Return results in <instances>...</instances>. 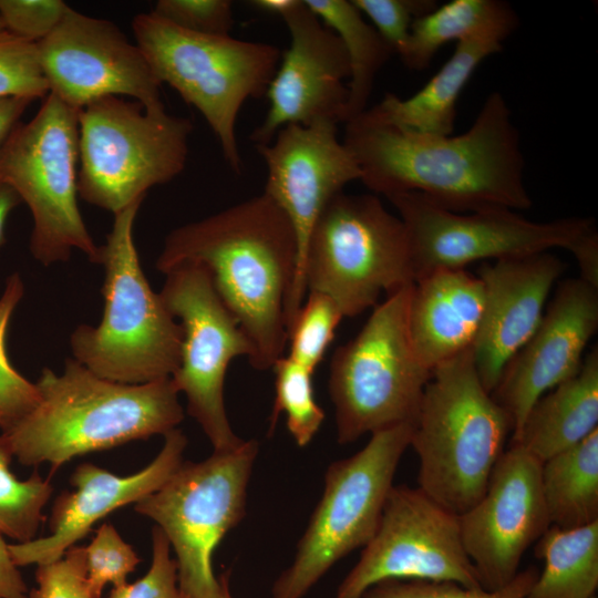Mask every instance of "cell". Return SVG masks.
Returning a JSON list of instances; mask_svg holds the SVG:
<instances>
[{"instance_id":"484cf974","label":"cell","mask_w":598,"mask_h":598,"mask_svg":"<svg viewBox=\"0 0 598 598\" xmlns=\"http://www.w3.org/2000/svg\"><path fill=\"white\" fill-rule=\"evenodd\" d=\"M517 25L518 17L505 1L452 0L413 21L399 58L406 68L421 71L448 42L492 39L503 43Z\"/></svg>"},{"instance_id":"d6986e66","label":"cell","mask_w":598,"mask_h":598,"mask_svg":"<svg viewBox=\"0 0 598 598\" xmlns=\"http://www.w3.org/2000/svg\"><path fill=\"white\" fill-rule=\"evenodd\" d=\"M338 125L329 121L289 124L269 143L254 145L267 167L262 193L283 212L296 234L297 270L292 290L319 215L332 197L361 178L353 155L338 136Z\"/></svg>"},{"instance_id":"d6a6232c","label":"cell","mask_w":598,"mask_h":598,"mask_svg":"<svg viewBox=\"0 0 598 598\" xmlns=\"http://www.w3.org/2000/svg\"><path fill=\"white\" fill-rule=\"evenodd\" d=\"M343 315L327 295L309 291L287 331V357L312 372L322 361Z\"/></svg>"},{"instance_id":"ee69618b","label":"cell","mask_w":598,"mask_h":598,"mask_svg":"<svg viewBox=\"0 0 598 598\" xmlns=\"http://www.w3.org/2000/svg\"><path fill=\"white\" fill-rule=\"evenodd\" d=\"M21 203L17 192L0 178V246L4 241L6 221L10 212Z\"/></svg>"},{"instance_id":"4dcf8cb0","label":"cell","mask_w":598,"mask_h":598,"mask_svg":"<svg viewBox=\"0 0 598 598\" xmlns=\"http://www.w3.org/2000/svg\"><path fill=\"white\" fill-rule=\"evenodd\" d=\"M271 369L275 373V402L269 433L274 432L279 414L285 413L287 429L296 444L307 446L324 420V412L313 394V372L287 355L278 359Z\"/></svg>"},{"instance_id":"e0dca14e","label":"cell","mask_w":598,"mask_h":598,"mask_svg":"<svg viewBox=\"0 0 598 598\" xmlns=\"http://www.w3.org/2000/svg\"><path fill=\"white\" fill-rule=\"evenodd\" d=\"M542 466L530 453L511 444L495 464L482 497L458 515L465 551L484 590L508 585L525 551L551 526Z\"/></svg>"},{"instance_id":"60d3db41","label":"cell","mask_w":598,"mask_h":598,"mask_svg":"<svg viewBox=\"0 0 598 598\" xmlns=\"http://www.w3.org/2000/svg\"><path fill=\"white\" fill-rule=\"evenodd\" d=\"M35 581L28 598H96L86 580L84 547L73 546L60 559L39 565Z\"/></svg>"},{"instance_id":"52a82bcc","label":"cell","mask_w":598,"mask_h":598,"mask_svg":"<svg viewBox=\"0 0 598 598\" xmlns=\"http://www.w3.org/2000/svg\"><path fill=\"white\" fill-rule=\"evenodd\" d=\"M132 29L155 78L203 115L227 165L240 174L238 115L246 101L266 95L281 59L280 49L230 34L188 32L152 12L136 14Z\"/></svg>"},{"instance_id":"83f0119b","label":"cell","mask_w":598,"mask_h":598,"mask_svg":"<svg viewBox=\"0 0 598 598\" xmlns=\"http://www.w3.org/2000/svg\"><path fill=\"white\" fill-rule=\"evenodd\" d=\"M544 569L525 598H592L598 588V522L561 529L550 526L536 542Z\"/></svg>"},{"instance_id":"603a6c76","label":"cell","mask_w":598,"mask_h":598,"mask_svg":"<svg viewBox=\"0 0 598 598\" xmlns=\"http://www.w3.org/2000/svg\"><path fill=\"white\" fill-rule=\"evenodd\" d=\"M484 310L482 280L464 268L435 270L412 287L409 332L421 364L432 371L471 349Z\"/></svg>"},{"instance_id":"8992f818","label":"cell","mask_w":598,"mask_h":598,"mask_svg":"<svg viewBox=\"0 0 598 598\" xmlns=\"http://www.w3.org/2000/svg\"><path fill=\"white\" fill-rule=\"evenodd\" d=\"M414 283L411 249L401 218L373 194L343 192L332 197L309 235L295 288L286 308L287 331L306 293L329 296L343 317L374 307Z\"/></svg>"},{"instance_id":"74e56055","label":"cell","mask_w":598,"mask_h":598,"mask_svg":"<svg viewBox=\"0 0 598 598\" xmlns=\"http://www.w3.org/2000/svg\"><path fill=\"white\" fill-rule=\"evenodd\" d=\"M390 47L393 54L403 52L413 21L437 7L435 0H351Z\"/></svg>"},{"instance_id":"5bb4252c","label":"cell","mask_w":598,"mask_h":598,"mask_svg":"<svg viewBox=\"0 0 598 598\" xmlns=\"http://www.w3.org/2000/svg\"><path fill=\"white\" fill-rule=\"evenodd\" d=\"M164 275L159 296L183 330L179 364L171 379L214 451L233 450L244 440L228 420L224 382L230 362L249 359L252 346L203 265L179 264Z\"/></svg>"},{"instance_id":"7dc6e473","label":"cell","mask_w":598,"mask_h":598,"mask_svg":"<svg viewBox=\"0 0 598 598\" xmlns=\"http://www.w3.org/2000/svg\"><path fill=\"white\" fill-rule=\"evenodd\" d=\"M592 598H597V596H594Z\"/></svg>"},{"instance_id":"f6af8a7d","label":"cell","mask_w":598,"mask_h":598,"mask_svg":"<svg viewBox=\"0 0 598 598\" xmlns=\"http://www.w3.org/2000/svg\"><path fill=\"white\" fill-rule=\"evenodd\" d=\"M220 582H221V591H220L219 598H233L229 590V582H228L227 574H224L220 576Z\"/></svg>"},{"instance_id":"44dd1931","label":"cell","mask_w":598,"mask_h":598,"mask_svg":"<svg viewBox=\"0 0 598 598\" xmlns=\"http://www.w3.org/2000/svg\"><path fill=\"white\" fill-rule=\"evenodd\" d=\"M187 437L175 429L164 435L156 457L141 471L116 475L92 463L79 464L71 475L72 492L60 494L51 511L50 534L23 544H9L18 567L60 559L112 512L136 504L159 488L184 462Z\"/></svg>"},{"instance_id":"ffe728a7","label":"cell","mask_w":598,"mask_h":598,"mask_svg":"<svg viewBox=\"0 0 598 598\" xmlns=\"http://www.w3.org/2000/svg\"><path fill=\"white\" fill-rule=\"evenodd\" d=\"M597 328L598 288L581 278L564 281L492 392L508 414L513 434L540 396L579 371L584 350Z\"/></svg>"},{"instance_id":"4316f807","label":"cell","mask_w":598,"mask_h":598,"mask_svg":"<svg viewBox=\"0 0 598 598\" xmlns=\"http://www.w3.org/2000/svg\"><path fill=\"white\" fill-rule=\"evenodd\" d=\"M542 488L553 526L598 522V430L543 463Z\"/></svg>"},{"instance_id":"b9f144b4","label":"cell","mask_w":598,"mask_h":598,"mask_svg":"<svg viewBox=\"0 0 598 598\" xmlns=\"http://www.w3.org/2000/svg\"><path fill=\"white\" fill-rule=\"evenodd\" d=\"M29 589L0 535V598H28Z\"/></svg>"},{"instance_id":"ba28073f","label":"cell","mask_w":598,"mask_h":598,"mask_svg":"<svg viewBox=\"0 0 598 598\" xmlns=\"http://www.w3.org/2000/svg\"><path fill=\"white\" fill-rule=\"evenodd\" d=\"M78 122V193L113 215L185 168L194 130L188 117L105 96L79 110Z\"/></svg>"},{"instance_id":"7402d4cb","label":"cell","mask_w":598,"mask_h":598,"mask_svg":"<svg viewBox=\"0 0 598 598\" xmlns=\"http://www.w3.org/2000/svg\"><path fill=\"white\" fill-rule=\"evenodd\" d=\"M564 270L549 251L482 264L484 310L473 343L480 380L492 394L509 360L537 329L549 291Z\"/></svg>"},{"instance_id":"f35d334b","label":"cell","mask_w":598,"mask_h":598,"mask_svg":"<svg viewBox=\"0 0 598 598\" xmlns=\"http://www.w3.org/2000/svg\"><path fill=\"white\" fill-rule=\"evenodd\" d=\"M70 8L61 0H0V17L9 34L37 44L55 30Z\"/></svg>"},{"instance_id":"1f68e13d","label":"cell","mask_w":598,"mask_h":598,"mask_svg":"<svg viewBox=\"0 0 598 598\" xmlns=\"http://www.w3.org/2000/svg\"><path fill=\"white\" fill-rule=\"evenodd\" d=\"M24 287L19 274L7 278L0 296V429L6 432L27 416L40 396L35 383L21 375L10 363L6 338L11 316L23 297Z\"/></svg>"},{"instance_id":"8d00e7d4","label":"cell","mask_w":598,"mask_h":598,"mask_svg":"<svg viewBox=\"0 0 598 598\" xmlns=\"http://www.w3.org/2000/svg\"><path fill=\"white\" fill-rule=\"evenodd\" d=\"M151 12L197 34L229 35L235 23L229 0H158Z\"/></svg>"},{"instance_id":"3957f363","label":"cell","mask_w":598,"mask_h":598,"mask_svg":"<svg viewBox=\"0 0 598 598\" xmlns=\"http://www.w3.org/2000/svg\"><path fill=\"white\" fill-rule=\"evenodd\" d=\"M35 385L37 406L1 435L19 463H47L52 473L76 456L164 436L184 419L171 378L120 383L68 358L59 374L44 368Z\"/></svg>"},{"instance_id":"30bf717a","label":"cell","mask_w":598,"mask_h":598,"mask_svg":"<svg viewBox=\"0 0 598 598\" xmlns=\"http://www.w3.org/2000/svg\"><path fill=\"white\" fill-rule=\"evenodd\" d=\"M257 454V441L244 440L199 462L184 461L159 488L134 504L135 512L155 522L173 548L184 598L220 597L213 554L246 514Z\"/></svg>"},{"instance_id":"7c38bea8","label":"cell","mask_w":598,"mask_h":598,"mask_svg":"<svg viewBox=\"0 0 598 598\" xmlns=\"http://www.w3.org/2000/svg\"><path fill=\"white\" fill-rule=\"evenodd\" d=\"M413 427L402 423L378 431L355 454L328 466L322 496L271 598H303L337 561L368 544Z\"/></svg>"},{"instance_id":"5b68a950","label":"cell","mask_w":598,"mask_h":598,"mask_svg":"<svg viewBox=\"0 0 598 598\" xmlns=\"http://www.w3.org/2000/svg\"><path fill=\"white\" fill-rule=\"evenodd\" d=\"M143 200L114 215L102 247L104 311L95 327L80 324L70 337L73 359L96 375L143 384L171 378L181 358L183 330L145 277L133 239Z\"/></svg>"},{"instance_id":"836d02e7","label":"cell","mask_w":598,"mask_h":598,"mask_svg":"<svg viewBox=\"0 0 598 598\" xmlns=\"http://www.w3.org/2000/svg\"><path fill=\"white\" fill-rule=\"evenodd\" d=\"M538 574L536 567H527L495 591L471 589L453 581L393 579L372 586L361 598H525Z\"/></svg>"},{"instance_id":"f546056e","label":"cell","mask_w":598,"mask_h":598,"mask_svg":"<svg viewBox=\"0 0 598 598\" xmlns=\"http://www.w3.org/2000/svg\"><path fill=\"white\" fill-rule=\"evenodd\" d=\"M12 458L0 434V535L23 544L35 539L53 486L50 477L42 478L38 471L19 480L10 470Z\"/></svg>"},{"instance_id":"4fadbf2b","label":"cell","mask_w":598,"mask_h":598,"mask_svg":"<svg viewBox=\"0 0 598 598\" xmlns=\"http://www.w3.org/2000/svg\"><path fill=\"white\" fill-rule=\"evenodd\" d=\"M386 199L406 228L414 282L435 270L460 269L477 260L527 256L551 248L567 249L576 258L598 241L591 218L536 223L506 208L455 213L415 192Z\"/></svg>"},{"instance_id":"bcb514c9","label":"cell","mask_w":598,"mask_h":598,"mask_svg":"<svg viewBox=\"0 0 598 598\" xmlns=\"http://www.w3.org/2000/svg\"><path fill=\"white\" fill-rule=\"evenodd\" d=\"M4 32H6V29H4L2 19H1V17H0V35L3 34Z\"/></svg>"},{"instance_id":"8fae6325","label":"cell","mask_w":598,"mask_h":598,"mask_svg":"<svg viewBox=\"0 0 598 598\" xmlns=\"http://www.w3.org/2000/svg\"><path fill=\"white\" fill-rule=\"evenodd\" d=\"M78 112L49 93L35 115L19 123L0 147V178L29 207L30 251L44 266L68 261L73 249L100 264V247L78 205Z\"/></svg>"},{"instance_id":"7a4b0ae2","label":"cell","mask_w":598,"mask_h":598,"mask_svg":"<svg viewBox=\"0 0 598 598\" xmlns=\"http://www.w3.org/2000/svg\"><path fill=\"white\" fill-rule=\"evenodd\" d=\"M203 265L252 346L256 370L274 367L287 346L286 308L297 270L296 234L264 193L173 229L156 268Z\"/></svg>"},{"instance_id":"e575fe53","label":"cell","mask_w":598,"mask_h":598,"mask_svg":"<svg viewBox=\"0 0 598 598\" xmlns=\"http://www.w3.org/2000/svg\"><path fill=\"white\" fill-rule=\"evenodd\" d=\"M86 580L96 598H102L107 584L118 587L127 582V576L135 570L141 559L134 548L104 523L95 532L93 539L84 547Z\"/></svg>"},{"instance_id":"ac0fdd59","label":"cell","mask_w":598,"mask_h":598,"mask_svg":"<svg viewBox=\"0 0 598 598\" xmlns=\"http://www.w3.org/2000/svg\"><path fill=\"white\" fill-rule=\"evenodd\" d=\"M278 17L288 29L290 43L266 93L268 111L249 135L254 145L269 143L289 124L347 120L350 68L341 40L305 0H289Z\"/></svg>"},{"instance_id":"7bdbcfd3","label":"cell","mask_w":598,"mask_h":598,"mask_svg":"<svg viewBox=\"0 0 598 598\" xmlns=\"http://www.w3.org/2000/svg\"><path fill=\"white\" fill-rule=\"evenodd\" d=\"M32 101L27 97L0 99V147L20 123L21 115Z\"/></svg>"},{"instance_id":"9a60e30c","label":"cell","mask_w":598,"mask_h":598,"mask_svg":"<svg viewBox=\"0 0 598 598\" xmlns=\"http://www.w3.org/2000/svg\"><path fill=\"white\" fill-rule=\"evenodd\" d=\"M393 579L453 581L483 589L461 537L458 515L420 487L392 486L379 525L336 598H361Z\"/></svg>"},{"instance_id":"277c9868","label":"cell","mask_w":598,"mask_h":598,"mask_svg":"<svg viewBox=\"0 0 598 598\" xmlns=\"http://www.w3.org/2000/svg\"><path fill=\"white\" fill-rule=\"evenodd\" d=\"M512 422L486 391L472 348L437 365L424 389L410 446L425 494L456 515L484 494Z\"/></svg>"},{"instance_id":"6da1fadb","label":"cell","mask_w":598,"mask_h":598,"mask_svg":"<svg viewBox=\"0 0 598 598\" xmlns=\"http://www.w3.org/2000/svg\"><path fill=\"white\" fill-rule=\"evenodd\" d=\"M342 142L360 181L385 198L415 192L455 213L532 206L519 133L499 92L486 97L472 126L456 136L402 128L367 107L344 123Z\"/></svg>"},{"instance_id":"ab89813d","label":"cell","mask_w":598,"mask_h":598,"mask_svg":"<svg viewBox=\"0 0 598 598\" xmlns=\"http://www.w3.org/2000/svg\"><path fill=\"white\" fill-rule=\"evenodd\" d=\"M106 598H184L169 543L157 526L152 530V563L148 570L134 582L113 587Z\"/></svg>"},{"instance_id":"d4e9b609","label":"cell","mask_w":598,"mask_h":598,"mask_svg":"<svg viewBox=\"0 0 598 598\" xmlns=\"http://www.w3.org/2000/svg\"><path fill=\"white\" fill-rule=\"evenodd\" d=\"M502 42L471 39L456 43L454 52L422 89L408 99L385 93L372 106L384 121L414 132L452 135L456 103L477 66L502 50Z\"/></svg>"},{"instance_id":"9c48e42d","label":"cell","mask_w":598,"mask_h":598,"mask_svg":"<svg viewBox=\"0 0 598 598\" xmlns=\"http://www.w3.org/2000/svg\"><path fill=\"white\" fill-rule=\"evenodd\" d=\"M412 287L375 306L359 333L332 355L328 389L339 444L415 423L432 373L419 361L410 338Z\"/></svg>"},{"instance_id":"d590c367","label":"cell","mask_w":598,"mask_h":598,"mask_svg":"<svg viewBox=\"0 0 598 598\" xmlns=\"http://www.w3.org/2000/svg\"><path fill=\"white\" fill-rule=\"evenodd\" d=\"M49 85L43 75L35 43L7 31L0 35V99L45 97Z\"/></svg>"},{"instance_id":"f1b7e54d","label":"cell","mask_w":598,"mask_h":598,"mask_svg":"<svg viewBox=\"0 0 598 598\" xmlns=\"http://www.w3.org/2000/svg\"><path fill=\"white\" fill-rule=\"evenodd\" d=\"M305 2L339 37L346 49L350 68L347 122L367 110L374 80L393 52L351 0Z\"/></svg>"},{"instance_id":"cb8c5ba5","label":"cell","mask_w":598,"mask_h":598,"mask_svg":"<svg viewBox=\"0 0 598 598\" xmlns=\"http://www.w3.org/2000/svg\"><path fill=\"white\" fill-rule=\"evenodd\" d=\"M598 430V349L584 359L579 371L540 396L520 429L516 444L544 463Z\"/></svg>"},{"instance_id":"2e32d148","label":"cell","mask_w":598,"mask_h":598,"mask_svg":"<svg viewBox=\"0 0 598 598\" xmlns=\"http://www.w3.org/2000/svg\"><path fill=\"white\" fill-rule=\"evenodd\" d=\"M37 48L49 93L76 111L120 95L133 97L146 110L165 109L162 84L141 49L112 21L70 8Z\"/></svg>"}]
</instances>
